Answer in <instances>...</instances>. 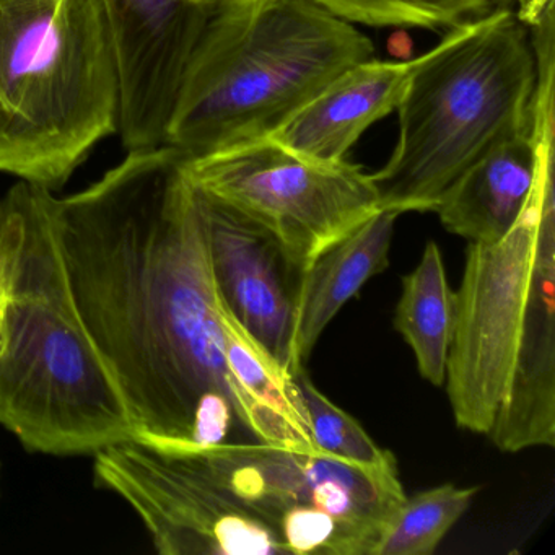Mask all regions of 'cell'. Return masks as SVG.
I'll return each instance as SVG.
<instances>
[{
	"label": "cell",
	"mask_w": 555,
	"mask_h": 555,
	"mask_svg": "<svg viewBox=\"0 0 555 555\" xmlns=\"http://www.w3.org/2000/svg\"><path fill=\"white\" fill-rule=\"evenodd\" d=\"M292 378L300 392L314 443L321 451L359 466L378 469L398 466L396 457L379 448L352 415L331 402L313 385L305 363L295 366Z\"/></svg>",
	"instance_id": "obj_19"
},
{
	"label": "cell",
	"mask_w": 555,
	"mask_h": 555,
	"mask_svg": "<svg viewBox=\"0 0 555 555\" xmlns=\"http://www.w3.org/2000/svg\"><path fill=\"white\" fill-rule=\"evenodd\" d=\"M555 203L539 222L521 340L502 404L487 431L505 453L555 444Z\"/></svg>",
	"instance_id": "obj_12"
},
{
	"label": "cell",
	"mask_w": 555,
	"mask_h": 555,
	"mask_svg": "<svg viewBox=\"0 0 555 555\" xmlns=\"http://www.w3.org/2000/svg\"><path fill=\"white\" fill-rule=\"evenodd\" d=\"M454 314L456 294L448 285L440 248L430 242L417 268L402 279L395 326L414 352L418 372L434 386L447 379Z\"/></svg>",
	"instance_id": "obj_16"
},
{
	"label": "cell",
	"mask_w": 555,
	"mask_h": 555,
	"mask_svg": "<svg viewBox=\"0 0 555 555\" xmlns=\"http://www.w3.org/2000/svg\"><path fill=\"white\" fill-rule=\"evenodd\" d=\"M8 297H9V272H8V245H5L4 229L0 222V357L4 353L5 334H8Z\"/></svg>",
	"instance_id": "obj_20"
},
{
	"label": "cell",
	"mask_w": 555,
	"mask_h": 555,
	"mask_svg": "<svg viewBox=\"0 0 555 555\" xmlns=\"http://www.w3.org/2000/svg\"><path fill=\"white\" fill-rule=\"evenodd\" d=\"M477 487L453 483L422 490L396 509L373 555H431L467 512Z\"/></svg>",
	"instance_id": "obj_18"
},
{
	"label": "cell",
	"mask_w": 555,
	"mask_h": 555,
	"mask_svg": "<svg viewBox=\"0 0 555 555\" xmlns=\"http://www.w3.org/2000/svg\"><path fill=\"white\" fill-rule=\"evenodd\" d=\"M417 64L415 57L405 63L370 60L349 67L269 139L311 160H346L360 135L398 108Z\"/></svg>",
	"instance_id": "obj_13"
},
{
	"label": "cell",
	"mask_w": 555,
	"mask_h": 555,
	"mask_svg": "<svg viewBox=\"0 0 555 555\" xmlns=\"http://www.w3.org/2000/svg\"><path fill=\"white\" fill-rule=\"evenodd\" d=\"M196 188V186H194ZM217 292L233 320L269 359L295 366V311L304 271L281 243L222 201L197 190Z\"/></svg>",
	"instance_id": "obj_11"
},
{
	"label": "cell",
	"mask_w": 555,
	"mask_h": 555,
	"mask_svg": "<svg viewBox=\"0 0 555 555\" xmlns=\"http://www.w3.org/2000/svg\"><path fill=\"white\" fill-rule=\"evenodd\" d=\"M398 217L392 210H378L308 266L301 275L295 311V362L305 363L347 301L388 268Z\"/></svg>",
	"instance_id": "obj_15"
},
{
	"label": "cell",
	"mask_w": 555,
	"mask_h": 555,
	"mask_svg": "<svg viewBox=\"0 0 555 555\" xmlns=\"http://www.w3.org/2000/svg\"><path fill=\"white\" fill-rule=\"evenodd\" d=\"M160 450V448H158ZM216 480L295 555H373L405 500L396 467L256 441L164 450Z\"/></svg>",
	"instance_id": "obj_6"
},
{
	"label": "cell",
	"mask_w": 555,
	"mask_h": 555,
	"mask_svg": "<svg viewBox=\"0 0 555 555\" xmlns=\"http://www.w3.org/2000/svg\"><path fill=\"white\" fill-rule=\"evenodd\" d=\"M372 40L311 0H223L191 54L165 144L186 158L271 138Z\"/></svg>",
	"instance_id": "obj_3"
},
{
	"label": "cell",
	"mask_w": 555,
	"mask_h": 555,
	"mask_svg": "<svg viewBox=\"0 0 555 555\" xmlns=\"http://www.w3.org/2000/svg\"><path fill=\"white\" fill-rule=\"evenodd\" d=\"M347 24L451 31L489 17L513 0H311Z\"/></svg>",
	"instance_id": "obj_17"
},
{
	"label": "cell",
	"mask_w": 555,
	"mask_h": 555,
	"mask_svg": "<svg viewBox=\"0 0 555 555\" xmlns=\"http://www.w3.org/2000/svg\"><path fill=\"white\" fill-rule=\"evenodd\" d=\"M188 180L268 230L300 271L379 209L370 175L311 160L272 139L184 157Z\"/></svg>",
	"instance_id": "obj_8"
},
{
	"label": "cell",
	"mask_w": 555,
	"mask_h": 555,
	"mask_svg": "<svg viewBox=\"0 0 555 555\" xmlns=\"http://www.w3.org/2000/svg\"><path fill=\"white\" fill-rule=\"evenodd\" d=\"M116 131L103 0H0V173L61 190Z\"/></svg>",
	"instance_id": "obj_5"
},
{
	"label": "cell",
	"mask_w": 555,
	"mask_h": 555,
	"mask_svg": "<svg viewBox=\"0 0 555 555\" xmlns=\"http://www.w3.org/2000/svg\"><path fill=\"white\" fill-rule=\"evenodd\" d=\"M93 476L134 509L158 554H285L274 532L220 483L139 438L96 451Z\"/></svg>",
	"instance_id": "obj_9"
},
{
	"label": "cell",
	"mask_w": 555,
	"mask_h": 555,
	"mask_svg": "<svg viewBox=\"0 0 555 555\" xmlns=\"http://www.w3.org/2000/svg\"><path fill=\"white\" fill-rule=\"evenodd\" d=\"M518 5L516 17L526 27H532L541 21L544 12L555 5V0H513Z\"/></svg>",
	"instance_id": "obj_21"
},
{
	"label": "cell",
	"mask_w": 555,
	"mask_h": 555,
	"mask_svg": "<svg viewBox=\"0 0 555 555\" xmlns=\"http://www.w3.org/2000/svg\"><path fill=\"white\" fill-rule=\"evenodd\" d=\"M534 132L513 135L467 168L438 201L444 229L469 243H493L513 229L538 180Z\"/></svg>",
	"instance_id": "obj_14"
},
{
	"label": "cell",
	"mask_w": 555,
	"mask_h": 555,
	"mask_svg": "<svg viewBox=\"0 0 555 555\" xmlns=\"http://www.w3.org/2000/svg\"><path fill=\"white\" fill-rule=\"evenodd\" d=\"M126 151L160 147L191 54L212 9L193 0H103Z\"/></svg>",
	"instance_id": "obj_10"
},
{
	"label": "cell",
	"mask_w": 555,
	"mask_h": 555,
	"mask_svg": "<svg viewBox=\"0 0 555 555\" xmlns=\"http://www.w3.org/2000/svg\"><path fill=\"white\" fill-rule=\"evenodd\" d=\"M54 203L53 191L27 181L0 197L9 272L0 425L31 453L93 456L135 428L74 298Z\"/></svg>",
	"instance_id": "obj_2"
},
{
	"label": "cell",
	"mask_w": 555,
	"mask_h": 555,
	"mask_svg": "<svg viewBox=\"0 0 555 555\" xmlns=\"http://www.w3.org/2000/svg\"><path fill=\"white\" fill-rule=\"evenodd\" d=\"M183 164L167 144L128 152L92 186L56 197L77 307L139 440L160 450L225 441L297 450L230 366V313Z\"/></svg>",
	"instance_id": "obj_1"
},
{
	"label": "cell",
	"mask_w": 555,
	"mask_h": 555,
	"mask_svg": "<svg viewBox=\"0 0 555 555\" xmlns=\"http://www.w3.org/2000/svg\"><path fill=\"white\" fill-rule=\"evenodd\" d=\"M535 79L529 28L512 8L451 31L422 54L396 108L395 151L370 175L379 209L434 212L490 149L531 131Z\"/></svg>",
	"instance_id": "obj_4"
},
{
	"label": "cell",
	"mask_w": 555,
	"mask_h": 555,
	"mask_svg": "<svg viewBox=\"0 0 555 555\" xmlns=\"http://www.w3.org/2000/svg\"><path fill=\"white\" fill-rule=\"evenodd\" d=\"M538 180L518 222L493 243H469L456 294L447 389L454 421L487 434L502 404L521 340L539 222L554 199V121L535 122Z\"/></svg>",
	"instance_id": "obj_7"
},
{
	"label": "cell",
	"mask_w": 555,
	"mask_h": 555,
	"mask_svg": "<svg viewBox=\"0 0 555 555\" xmlns=\"http://www.w3.org/2000/svg\"><path fill=\"white\" fill-rule=\"evenodd\" d=\"M193 2H196V4L199 5H204V8L214 9L217 8L220 2H223V0H193Z\"/></svg>",
	"instance_id": "obj_22"
}]
</instances>
